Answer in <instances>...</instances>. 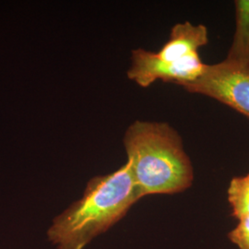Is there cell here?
I'll use <instances>...</instances> for the list:
<instances>
[{
    "label": "cell",
    "instance_id": "cell-1",
    "mask_svg": "<svg viewBox=\"0 0 249 249\" xmlns=\"http://www.w3.org/2000/svg\"><path fill=\"white\" fill-rule=\"evenodd\" d=\"M141 196L129 164L96 176L83 195L53 219L47 237L56 249H84L100 234L122 220Z\"/></svg>",
    "mask_w": 249,
    "mask_h": 249
},
{
    "label": "cell",
    "instance_id": "cell-2",
    "mask_svg": "<svg viewBox=\"0 0 249 249\" xmlns=\"http://www.w3.org/2000/svg\"><path fill=\"white\" fill-rule=\"evenodd\" d=\"M123 143L141 198L177 194L192 186V162L182 137L168 123L134 121L124 132Z\"/></svg>",
    "mask_w": 249,
    "mask_h": 249
},
{
    "label": "cell",
    "instance_id": "cell-3",
    "mask_svg": "<svg viewBox=\"0 0 249 249\" xmlns=\"http://www.w3.org/2000/svg\"><path fill=\"white\" fill-rule=\"evenodd\" d=\"M183 88L214 99L249 119V66L226 60L206 64L202 74Z\"/></svg>",
    "mask_w": 249,
    "mask_h": 249
},
{
    "label": "cell",
    "instance_id": "cell-4",
    "mask_svg": "<svg viewBox=\"0 0 249 249\" xmlns=\"http://www.w3.org/2000/svg\"><path fill=\"white\" fill-rule=\"evenodd\" d=\"M205 65L199 53L176 62H167L161 60L154 52L137 48L131 52L127 78L142 88L151 86L156 80L184 87L202 74Z\"/></svg>",
    "mask_w": 249,
    "mask_h": 249
},
{
    "label": "cell",
    "instance_id": "cell-5",
    "mask_svg": "<svg viewBox=\"0 0 249 249\" xmlns=\"http://www.w3.org/2000/svg\"><path fill=\"white\" fill-rule=\"evenodd\" d=\"M208 43L207 27L185 21L173 26L169 39L156 53L163 61L176 62L198 53V50Z\"/></svg>",
    "mask_w": 249,
    "mask_h": 249
},
{
    "label": "cell",
    "instance_id": "cell-6",
    "mask_svg": "<svg viewBox=\"0 0 249 249\" xmlns=\"http://www.w3.org/2000/svg\"><path fill=\"white\" fill-rule=\"evenodd\" d=\"M234 8L235 30L224 60L240 66H249V0H236Z\"/></svg>",
    "mask_w": 249,
    "mask_h": 249
},
{
    "label": "cell",
    "instance_id": "cell-7",
    "mask_svg": "<svg viewBox=\"0 0 249 249\" xmlns=\"http://www.w3.org/2000/svg\"><path fill=\"white\" fill-rule=\"evenodd\" d=\"M227 195L231 216L238 221L249 217V173L231 179Z\"/></svg>",
    "mask_w": 249,
    "mask_h": 249
},
{
    "label": "cell",
    "instance_id": "cell-8",
    "mask_svg": "<svg viewBox=\"0 0 249 249\" xmlns=\"http://www.w3.org/2000/svg\"><path fill=\"white\" fill-rule=\"evenodd\" d=\"M237 226L228 233V238L239 249H249V217L238 221Z\"/></svg>",
    "mask_w": 249,
    "mask_h": 249
}]
</instances>
